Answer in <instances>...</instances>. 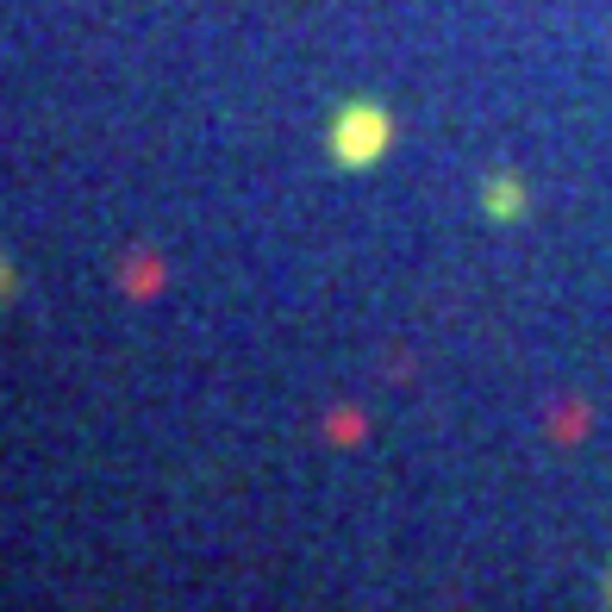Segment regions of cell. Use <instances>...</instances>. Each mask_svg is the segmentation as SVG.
Wrapping results in <instances>:
<instances>
[{"label":"cell","mask_w":612,"mask_h":612,"mask_svg":"<svg viewBox=\"0 0 612 612\" xmlns=\"http://www.w3.org/2000/svg\"><path fill=\"white\" fill-rule=\"evenodd\" d=\"M331 150H338V163H350V169L376 163L381 150H388V113H381L376 100H350V107L338 113V126H331Z\"/></svg>","instance_id":"1"},{"label":"cell","mask_w":612,"mask_h":612,"mask_svg":"<svg viewBox=\"0 0 612 612\" xmlns=\"http://www.w3.org/2000/svg\"><path fill=\"white\" fill-rule=\"evenodd\" d=\"M487 213H494V220H518V213H525L518 182H494V188H487Z\"/></svg>","instance_id":"2"},{"label":"cell","mask_w":612,"mask_h":612,"mask_svg":"<svg viewBox=\"0 0 612 612\" xmlns=\"http://www.w3.org/2000/svg\"><path fill=\"white\" fill-rule=\"evenodd\" d=\"M606 606H612V575H606Z\"/></svg>","instance_id":"3"}]
</instances>
